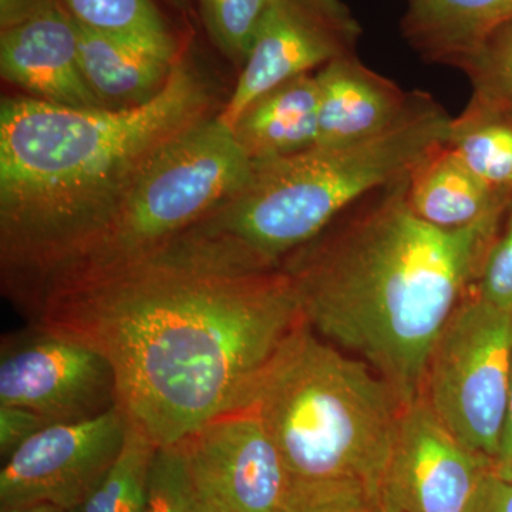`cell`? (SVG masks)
I'll list each match as a JSON object with an SVG mask.
<instances>
[{"mask_svg": "<svg viewBox=\"0 0 512 512\" xmlns=\"http://www.w3.org/2000/svg\"><path fill=\"white\" fill-rule=\"evenodd\" d=\"M404 407L372 367L303 320L242 409L264 424L293 481L355 483L379 495Z\"/></svg>", "mask_w": 512, "mask_h": 512, "instance_id": "5", "label": "cell"}, {"mask_svg": "<svg viewBox=\"0 0 512 512\" xmlns=\"http://www.w3.org/2000/svg\"><path fill=\"white\" fill-rule=\"evenodd\" d=\"M167 2L171 3V5H173L174 8L187 10L190 9V6L192 5V2H194V0H167Z\"/></svg>", "mask_w": 512, "mask_h": 512, "instance_id": "34", "label": "cell"}, {"mask_svg": "<svg viewBox=\"0 0 512 512\" xmlns=\"http://www.w3.org/2000/svg\"><path fill=\"white\" fill-rule=\"evenodd\" d=\"M512 313L470 291L437 336L420 396L463 446L497 463L510 406Z\"/></svg>", "mask_w": 512, "mask_h": 512, "instance_id": "7", "label": "cell"}, {"mask_svg": "<svg viewBox=\"0 0 512 512\" xmlns=\"http://www.w3.org/2000/svg\"><path fill=\"white\" fill-rule=\"evenodd\" d=\"M451 119L414 90L409 110L376 136L252 161L247 181L184 232L185 244L218 268L274 271L360 198L409 178L446 144Z\"/></svg>", "mask_w": 512, "mask_h": 512, "instance_id": "4", "label": "cell"}, {"mask_svg": "<svg viewBox=\"0 0 512 512\" xmlns=\"http://www.w3.org/2000/svg\"><path fill=\"white\" fill-rule=\"evenodd\" d=\"M456 69L466 74L471 97L512 114V23L485 37Z\"/></svg>", "mask_w": 512, "mask_h": 512, "instance_id": "22", "label": "cell"}, {"mask_svg": "<svg viewBox=\"0 0 512 512\" xmlns=\"http://www.w3.org/2000/svg\"><path fill=\"white\" fill-rule=\"evenodd\" d=\"M128 429L119 406L92 419L49 424L6 460L0 507H82L119 457Z\"/></svg>", "mask_w": 512, "mask_h": 512, "instance_id": "10", "label": "cell"}, {"mask_svg": "<svg viewBox=\"0 0 512 512\" xmlns=\"http://www.w3.org/2000/svg\"><path fill=\"white\" fill-rule=\"evenodd\" d=\"M512 457V369H511V392L510 406H508L507 423H505L503 441H501L500 454H498L495 470H500Z\"/></svg>", "mask_w": 512, "mask_h": 512, "instance_id": "30", "label": "cell"}, {"mask_svg": "<svg viewBox=\"0 0 512 512\" xmlns=\"http://www.w3.org/2000/svg\"><path fill=\"white\" fill-rule=\"evenodd\" d=\"M282 512H386L379 495L355 483L293 481Z\"/></svg>", "mask_w": 512, "mask_h": 512, "instance_id": "24", "label": "cell"}, {"mask_svg": "<svg viewBox=\"0 0 512 512\" xmlns=\"http://www.w3.org/2000/svg\"><path fill=\"white\" fill-rule=\"evenodd\" d=\"M512 23V0H407L402 33L426 62L456 69L485 37Z\"/></svg>", "mask_w": 512, "mask_h": 512, "instance_id": "16", "label": "cell"}, {"mask_svg": "<svg viewBox=\"0 0 512 512\" xmlns=\"http://www.w3.org/2000/svg\"><path fill=\"white\" fill-rule=\"evenodd\" d=\"M76 22L113 35L177 42L153 0H63Z\"/></svg>", "mask_w": 512, "mask_h": 512, "instance_id": "21", "label": "cell"}, {"mask_svg": "<svg viewBox=\"0 0 512 512\" xmlns=\"http://www.w3.org/2000/svg\"><path fill=\"white\" fill-rule=\"evenodd\" d=\"M269 0H198L202 22L215 46L244 66Z\"/></svg>", "mask_w": 512, "mask_h": 512, "instance_id": "23", "label": "cell"}, {"mask_svg": "<svg viewBox=\"0 0 512 512\" xmlns=\"http://www.w3.org/2000/svg\"><path fill=\"white\" fill-rule=\"evenodd\" d=\"M497 473L500 474L501 477H504L505 480L511 481L512 483V457L503 468L497 470Z\"/></svg>", "mask_w": 512, "mask_h": 512, "instance_id": "32", "label": "cell"}, {"mask_svg": "<svg viewBox=\"0 0 512 512\" xmlns=\"http://www.w3.org/2000/svg\"><path fill=\"white\" fill-rule=\"evenodd\" d=\"M464 512H512V483L491 468Z\"/></svg>", "mask_w": 512, "mask_h": 512, "instance_id": "28", "label": "cell"}, {"mask_svg": "<svg viewBox=\"0 0 512 512\" xmlns=\"http://www.w3.org/2000/svg\"><path fill=\"white\" fill-rule=\"evenodd\" d=\"M195 503L183 444L157 448L147 512H192Z\"/></svg>", "mask_w": 512, "mask_h": 512, "instance_id": "25", "label": "cell"}, {"mask_svg": "<svg viewBox=\"0 0 512 512\" xmlns=\"http://www.w3.org/2000/svg\"><path fill=\"white\" fill-rule=\"evenodd\" d=\"M26 311L30 325L109 360L120 409L157 447L241 410L266 363L305 320L279 268L221 274L160 258L50 289Z\"/></svg>", "mask_w": 512, "mask_h": 512, "instance_id": "1", "label": "cell"}, {"mask_svg": "<svg viewBox=\"0 0 512 512\" xmlns=\"http://www.w3.org/2000/svg\"><path fill=\"white\" fill-rule=\"evenodd\" d=\"M362 26L343 0H269L218 117L229 128L262 94L356 53Z\"/></svg>", "mask_w": 512, "mask_h": 512, "instance_id": "9", "label": "cell"}, {"mask_svg": "<svg viewBox=\"0 0 512 512\" xmlns=\"http://www.w3.org/2000/svg\"><path fill=\"white\" fill-rule=\"evenodd\" d=\"M157 446L131 426L109 473L82 505V512H147Z\"/></svg>", "mask_w": 512, "mask_h": 512, "instance_id": "20", "label": "cell"}, {"mask_svg": "<svg viewBox=\"0 0 512 512\" xmlns=\"http://www.w3.org/2000/svg\"><path fill=\"white\" fill-rule=\"evenodd\" d=\"M181 57L163 92L131 109H74L30 96L0 107V268L20 305L99 237L148 161L214 110Z\"/></svg>", "mask_w": 512, "mask_h": 512, "instance_id": "3", "label": "cell"}, {"mask_svg": "<svg viewBox=\"0 0 512 512\" xmlns=\"http://www.w3.org/2000/svg\"><path fill=\"white\" fill-rule=\"evenodd\" d=\"M195 498L218 512H282L293 484L255 413L208 421L181 441Z\"/></svg>", "mask_w": 512, "mask_h": 512, "instance_id": "11", "label": "cell"}, {"mask_svg": "<svg viewBox=\"0 0 512 512\" xmlns=\"http://www.w3.org/2000/svg\"><path fill=\"white\" fill-rule=\"evenodd\" d=\"M87 83L107 109L143 106L170 82L181 59L177 42L113 35L76 22Z\"/></svg>", "mask_w": 512, "mask_h": 512, "instance_id": "15", "label": "cell"}, {"mask_svg": "<svg viewBox=\"0 0 512 512\" xmlns=\"http://www.w3.org/2000/svg\"><path fill=\"white\" fill-rule=\"evenodd\" d=\"M192 512H218L217 510H214V508L210 507V505L201 503V501H198L197 498H195L194 507H192Z\"/></svg>", "mask_w": 512, "mask_h": 512, "instance_id": "33", "label": "cell"}, {"mask_svg": "<svg viewBox=\"0 0 512 512\" xmlns=\"http://www.w3.org/2000/svg\"><path fill=\"white\" fill-rule=\"evenodd\" d=\"M446 147L491 190L512 200V114L470 96L450 121Z\"/></svg>", "mask_w": 512, "mask_h": 512, "instance_id": "19", "label": "cell"}, {"mask_svg": "<svg viewBox=\"0 0 512 512\" xmlns=\"http://www.w3.org/2000/svg\"><path fill=\"white\" fill-rule=\"evenodd\" d=\"M471 292L495 308L512 313V202Z\"/></svg>", "mask_w": 512, "mask_h": 512, "instance_id": "26", "label": "cell"}, {"mask_svg": "<svg viewBox=\"0 0 512 512\" xmlns=\"http://www.w3.org/2000/svg\"><path fill=\"white\" fill-rule=\"evenodd\" d=\"M0 406H19L52 423L92 419L119 406L113 367L87 343L30 325L0 349Z\"/></svg>", "mask_w": 512, "mask_h": 512, "instance_id": "8", "label": "cell"}, {"mask_svg": "<svg viewBox=\"0 0 512 512\" xmlns=\"http://www.w3.org/2000/svg\"><path fill=\"white\" fill-rule=\"evenodd\" d=\"M52 424L42 414L19 406H0V454L8 460L40 430Z\"/></svg>", "mask_w": 512, "mask_h": 512, "instance_id": "27", "label": "cell"}, {"mask_svg": "<svg viewBox=\"0 0 512 512\" xmlns=\"http://www.w3.org/2000/svg\"><path fill=\"white\" fill-rule=\"evenodd\" d=\"M50 0H0V30L12 28L39 12Z\"/></svg>", "mask_w": 512, "mask_h": 512, "instance_id": "29", "label": "cell"}, {"mask_svg": "<svg viewBox=\"0 0 512 512\" xmlns=\"http://www.w3.org/2000/svg\"><path fill=\"white\" fill-rule=\"evenodd\" d=\"M55 512H82V507L73 508V510H63V508H57Z\"/></svg>", "mask_w": 512, "mask_h": 512, "instance_id": "35", "label": "cell"}, {"mask_svg": "<svg viewBox=\"0 0 512 512\" xmlns=\"http://www.w3.org/2000/svg\"><path fill=\"white\" fill-rule=\"evenodd\" d=\"M409 201L421 220L446 231L471 227L512 202L471 173L446 144L410 175Z\"/></svg>", "mask_w": 512, "mask_h": 512, "instance_id": "18", "label": "cell"}, {"mask_svg": "<svg viewBox=\"0 0 512 512\" xmlns=\"http://www.w3.org/2000/svg\"><path fill=\"white\" fill-rule=\"evenodd\" d=\"M252 160L210 114L157 151L113 217L82 254L33 296L92 281L158 254L247 181Z\"/></svg>", "mask_w": 512, "mask_h": 512, "instance_id": "6", "label": "cell"}, {"mask_svg": "<svg viewBox=\"0 0 512 512\" xmlns=\"http://www.w3.org/2000/svg\"><path fill=\"white\" fill-rule=\"evenodd\" d=\"M491 468L494 461L463 446L419 396L400 417L380 503L386 512H464Z\"/></svg>", "mask_w": 512, "mask_h": 512, "instance_id": "12", "label": "cell"}, {"mask_svg": "<svg viewBox=\"0 0 512 512\" xmlns=\"http://www.w3.org/2000/svg\"><path fill=\"white\" fill-rule=\"evenodd\" d=\"M318 83V144H346L376 136L409 110L414 97L370 69L357 53L315 72Z\"/></svg>", "mask_w": 512, "mask_h": 512, "instance_id": "14", "label": "cell"}, {"mask_svg": "<svg viewBox=\"0 0 512 512\" xmlns=\"http://www.w3.org/2000/svg\"><path fill=\"white\" fill-rule=\"evenodd\" d=\"M0 72L33 99L74 107L107 109L84 77L76 20L63 0L0 30Z\"/></svg>", "mask_w": 512, "mask_h": 512, "instance_id": "13", "label": "cell"}, {"mask_svg": "<svg viewBox=\"0 0 512 512\" xmlns=\"http://www.w3.org/2000/svg\"><path fill=\"white\" fill-rule=\"evenodd\" d=\"M57 508L52 504H20L0 507V512H55Z\"/></svg>", "mask_w": 512, "mask_h": 512, "instance_id": "31", "label": "cell"}, {"mask_svg": "<svg viewBox=\"0 0 512 512\" xmlns=\"http://www.w3.org/2000/svg\"><path fill=\"white\" fill-rule=\"evenodd\" d=\"M318 110L315 73L303 74L252 101L232 131L252 161L289 156L318 144Z\"/></svg>", "mask_w": 512, "mask_h": 512, "instance_id": "17", "label": "cell"}, {"mask_svg": "<svg viewBox=\"0 0 512 512\" xmlns=\"http://www.w3.org/2000/svg\"><path fill=\"white\" fill-rule=\"evenodd\" d=\"M507 210L456 231L433 227L413 211L406 178L350 205L279 269L305 322L372 367L407 406L420 396L431 348L477 281Z\"/></svg>", "mask_w": 512, "mask_h": 512, "instance_id": "2", "label": "cell"}]
</instances>
